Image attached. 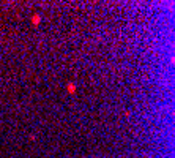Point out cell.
Returning a JSON list of instances; mask_svg holds the SVG:
<instances>
[{
  "label": "cell",
  "instance_id": "7a4b0ae2",
  "mask_svg": "<svg viewBox=\"0 0 175 158\" xmlns=\"http://www.w3.org/2000/svg\"><path fill=\"white\" fill-rule=\"evenodd\" d=\"M68 90L69 92H74V86H68Z\"/></svg>",
  "mask_w": 175,
  "mask_h": 158
},
{
  "label": "cell",
  "instance_id": "6da1fadb",
  "mask_svg": "<svg viewBox=\"0 0 175 158\" xmlns=\"http://www.w3.org/2000/svg\"><path fill=\"white\" fill-rule=\"evenodd\" d=\"M38 21H40V19H38V16H35L33 17V24H38Z\"/></svg>",
  "mask_w": 175,
  "mask_h": 158
}]
</instances>
